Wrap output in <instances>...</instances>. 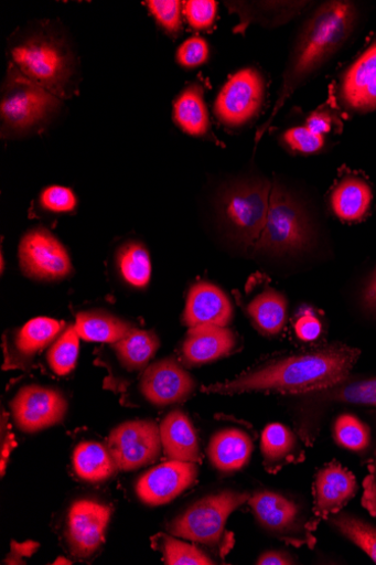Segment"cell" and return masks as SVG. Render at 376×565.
I'll return each mask as SVG.
<instances>
[{"mask_svg":"<svg viewBox=\"0 0 376 565\" xmlns=\"http://www.w3.org/2000/svg\"><path fill=\"white\" fill-rule=\"evenodd\" d=\"M358 358L357 349L334 343L279 359L232 382L203 387V392L305 394L347 381Z\"/></svg>","mask_w":376,"mask_h":565,"instance_id":"cell-1","label":"cell"},{"mask_svg":"<svg viewBox=\"0 0 376 565\" xmlns=\"http://www.w3.org/2000/svg\"><path fill=\"white\" fill-rule=\"evenodd\" d=\"M358 12L351 2H326L320 6L303 25L286 72L276 107L258 130L257 141L280 113L290 96L318 70L324 66L345 44L355 30Z\"/></svg>","mask_w":376,"mask_h":565,"instance_id":"cell-2","label":"cell"},{"mask_svg":"<svg viewBox=\"0 0 376 565\" xmlns=\"http://www.w3.org/2000/svg\"><path fill=\"white\" fill-rule=\"evenodd\" d=\"M11 64L28 79L60 98L76 92L77 66L73 51L62 38L40 30L11 46Z\"/></svg>","mask_w":376,"mask_h":565,"instance_id":"cell-3","label":"cell"},{"mask_svg":"<svg viewBox=\"0 0 376 565\" xmlns=\"http://www.w3.org/2000/svg\"><path fill=\"white\" fill-rule=\"evenodd\" d=\"M249 498V493L230 490L210 494L191 504L168 530L171 535L196 543L224 558L235 543L234 535L226 530L227 522Z\"/></svg>","mask_w":376,"mask_h":565,"instance_id":"cell-4","label":"cell"},{"mask_svg":"<svg viewBox=\"0 0 376 565\" xmlns=\"http://www.w3.org/2000/svg\"><path fill=\"white\" fill-rule=\"evenodd\" d=\"M60 107V97L28 79L10 63L0 103L3 137L42 130Z\"/></svg>","mask_w":376,"mask_h":565,"instance_id":"cell-5","label":"cell"},{"mask_svg":"<svg viewBox=\"0 0 376 565\" xmlns=\"http://www.w3.org/2000/svg\"><path fill=\"white\" fill-rule=\"evenodd\" d=\"M273 184L248 180L228 186L219 202L221 215L233 239L254 249L265 227Z\"/></svg>","mask_w":376,"mask_h":565,"instance_id":"cell-6","label":"cell"},{"mask_svg":"<svg viewBox=\"0 0 376 565\" xmlns=\"http://www.w3.org/2000/svg\"><path fill=\"white\" fill-rule=\"evenodd\" d=\"M296 431L308 447L318 439L327 411L337 404L376 406V376L350 381L319 391L293 395Z\"/></svg>","mask_w":376,"mask_h":565,"instance_id":"cell-7","label":"cell"},{"mask_svg":"<svg viewBox=\"0 0 376 565\" xmlns=\"http://www.w3.org/2000/svg\"><path fill=\"white\" fill-rule=\"evenodd\" d=\"M312 242V228L301 204L282 185L275 183L270 210L254 250L272 255L303 252Z\"/></svg>","mask_w":376,"mask_h":565,"instance_id":"cell-8","label":"cell"},{"mask_svg":"<svg viewBox=\"0 0 376 565\" xmlns=\"http://www.w3.org/2000/svg\"><path fill=\"white\" fill-rule=\"evenodd\" d=\"M248 503L268 534L294 547L314 548L316 539L309 529L310 519L297 501L280 492L259 491Z\"/></svg>","mask_w":376,"mask_h":565,"instance_id":"cell-9","label":"cell"},{"mask_svg":"<svg viewBox=\"0 0 376 565\" xmlns=\"http://www.w3.org/2000/svg\"><path fill=\"white\" fill-rule=\"evenodd\" d=\"M19 258L23 273L36 280H62L73 270L66 247L44 227L33 228L23 236Z\"/></svg>","mask_w":376,"mask_h":565,"instance_id":"cell-10","label":"cell"},{"mask_svg":"<svg viewBox=\"0 0 376 565\" xmlns=\"http://www.w3.org/2000/svg\"><path fill=\"white\" fill-rule=\"evenodd\" d=\"M161 446L159 427L148 420L125 423L107 440V448L121 471H133L153 463Z\"/></svg>","mask_w":376,"mask_h":565,"instance_id":"cell-11","label":"cell"},{"mask_svg":"<svg viewBox=\"0 0 376 565\" xmlns=\"http://www.w3.org/2000/svg\"><path fill=\"white\" fill-rule=\"evenodd\" d=\"M264 94L261 75L254 68H245L224 86L216 99L214 113L225 126H244L258 114Z\"/></svg>","mask_w":376,"mask_h":565,"instance_id":"cell-12","label":"cell"},{"mask_svg":"<svg viewBox=\"0 0 376 565\" xmlns=\"http://www.w3.org/2000/svg\"><path fill=\"white\" fill-rule=\"evenodd\" d=\"M312 490L313 516L309 529L315 532L322 521H327L347 505L356 495L358 486L354 475L340 461L333 460L318 471Z\"/></svg>","mask_w":376,"mask_h":565,"instance_id":"cell-13","label":"cell"},{"mask_svg":"<svg viewBox=\"0 0 376 565\" xmlns=\"http://www.w3.org/2000/svg\"><path fill=\"white\" fill-rule=\"evenodd\" d=\"M11 406L15 424L25 433H36L62 423L68 408L63 394L39 385L20 390Z\"/></svg>","mask_w":376,"mask_h":565,"instance_id":"cell-14","label":"cell"},{"mask_svg":"<svg viewBox=\"0 0 376 565\" xmlns=\"http://www.w3.org/2000/svg\"><path fill=\"white\" fill-rule=\"evenodd\" d=\"M111 515L110 507L94 500H78L72 504L67 516L66 539L75 556L87 558L99 550Z\"/></svg>","mask_w":376,"mask_h":565,"instance_id":"cell-15","label":"cell"},{"mask_svg":"<svg viewBox=\"0 0 376 565\" xmlns=\"http://www.w3.org/2000/svg\"><path fill=\"white\" fill-rule=\"evenodd\" d=\"M197 477L198 469L195 463L171 459L139 479L137 494L149 505L166 504L193 487Z\"/></svg>","mask_w":376,"mask_h":565,"instance_id":"cell-16","label":"cell"},{"mask_svg":"<svg viewBox=\"0 0 376 565\" xmlns=\"http://www.w3.org/2000/svg\"><path fill=\"white\" fill-rule=\"evenodd\" d=\"M140 390L150 403L164 406L187 399L195 390V382L176 359L166 358L146 370Z\"/></svg>","mask_w":376,"mask_h":565,"instance_id":"cell-17","label":"cell"},{"mask_svg":"<svg viewBox=\"0 0 376 565\" xmlns=\"http://www.w3.org/2000/svg\"><path fill=\"white\" fill-rule=\"evenodd\" d=\"M340 98L342 105L352 113L376 110V41L343 75Z\"/></svg>","mask_w":376,"mask_h":565,"instance_id":"cell-18","label":"cell"},{"mask_svg":"<svg viewBox=\"0 0 376 565\" xmlns=\"http://www.w3.org/2000/svg\"><path fill=\"white\" fill-rule=\"evenodd\" d=\"M232 318V302L221 288L208 282H198L191 288L183 317L186 327H227Z\"/></svg>","mask_w":376,"mask_h":565,"instance_id":"cell-19","label":"cell"},{"mask_svg":"<svg viewBox=\"0 0 376 565\" xmlns=\"http://www.w3.org/2000/svg\"><path fill=\"white\" fill-rule=\"evenodd\" d=\"M64 323L53 319L37 318L19 329L7 348L6 369H25L33 358L55 340Z\"/></svg>","mask_w":376,"mask_h":565,"instance_id":"cell-20","label":"cell"},{"mask_svg":"<svg viewBox=\"0 0 376 565\" xmlns=\"http://www.w3.org/2000/svg\"><path fill=\"white\" fill-rule=\"evenodd\" d=\"M236 345L235 333L226 327L201 326L190 329L182 348L186 366H201L218 361Z\"/></svg>","mask_w":376,"mask_h":565,"instance_id":"cell-21","label":"cell"},{"mask_svg":"<svg viewBox=\"0 0 376 565\" xmlns=\"http://www.w3.org/2000/svg\"><path fill=\"white\" fill-rule=\"evenodd\" d=\"M302 443L297 431L288 426L268 425L260 439L265 470L270 475H277L288 466L302 463L305 459Z\"/></svg>","mask_w":376,"mask_h":565,"instance_id":"cell-22","label":"cell"},{"mask_svg":"<svg viewBox=\"0 0 376 565\" xmlns=\"http://www.w3.org/2000/svg\"><path fill=\"white\" fill-rule=\"evenodd\" d=\"M253 449V441L245 431L228 428L213 435L207 455L212 466L219 472L235 473L248 465Z\"/></svg>","mask_w":376,"mask_h":565,"instance_id":"cell-23","label":"cell"},{"mask_svg":"<svg viewBox=\"0 0 376 565\" xmlns=\"http://www.w3.org/2000/svg\"><path fill=\"white\" fill-rule=\"evenodd\" d=\"M161 444L172 460L198 463L201 451L195 429L186 414L181 409L171 413L160 427Z\"/></svg>","mask_w":376,"mask_h":565,"instance_id":"cell-24","label":"cell"},{"mask_svg":"<svg viewBox=\"0 0 376 565\" xmlns=\"http://www.w3.org/2000/svg\"><path fill=\"white\" fill-rule=\"evenodd\" d=\"M372 200L370 186L364 180L347 177L334 188L331 204L341 221L354 223L366 217Z\"/></svg>","mask_w":376,"mask_h":565,"instance_id":"cell-25","label":"cell"},{"mask_svg":"<svg viewBox=\"0 0 376 565\" xmlns=\"http://www.w3.org/2000/svg\"><path fill=\"white\" fill-rule=\"evenodd\" d=\"M73 461L78 478L89 483L109 480L119 470L109 448L98 443L79 444L74 451Z\"/></svg>","mask_w":376,"mask_h":565,"instance_id":"cell-26","label":"cell"},{"mask_svg":"<svg viewBox=\"0 0 376 565\" xmlns=\"http://www.w3.org/2000/svg\"><path fill=\"white\" fill-rule=\"evenodd\" d=\"M175 124L187 135L203 137L208 132V114L200 84L186 87L174 103Z\"/></svg>","mask_w":376,"mask_h":565,"instance_id":"cell-27","label":"cell"},{"mask_svg":"<svg viewBox=\"0 0 376 565\" xmlns=\"http://www.w3.org/2000/svg\"><path fill=\"white\" fill-rule=\"evenodd\" d=\"M247 311L260 332L277 335L288 320V301L283 294L268 289L251 300Z\"/></svg>","mask_w":376,"mask_h":565,"instance_id":"cell-28","label":"cell"},{"mask_svg":"<svg viewBox=\"0 0 376 565\" xmlns=\"http://www.w3.org/2000/svg\"><path fill=\"white\" fill-rule=\"evenodd\" d=\"M75 328L86 341L107 343H117L135 330L130 323L98 311L78 315Z\"/></svg>","mask_w":376,"mask_h":565,"instance_id":"cell-29","label":"cell"},{"mask_svg":"<svg viewBox=\"0 0 376 565\" xmlns=\"http://www.w3.org/2000/svg\"><path fill=\"white\" fill-rule=\"evenodd\" d=\"M158 348V337L149 331L133 330L129 335L115 343L119 361L129 371L143 370Z\"/></svg>","mask_w":376,"mask_h":565,"instance_id":"cell-30","label":"cell"},{"mask_svg":"<svg viewBox=\"0 0 376 565\" xmlns=\"http://www.w3.org/2000/svg\"><path fill=\"white\" fill-rule=\"evenodd\" d=\"M119 271L127 284L144 288L151 278L150 255L147 247L136 241L126 243L117 254Z\"/></svg>","mask_w":376,"mask_h":565,"instance_id":"cell-31","label":"cell"},{"mask_svg":"<svg viewBox=\"0 0 376 565\" xmlns=\"http://www.w3.org/2000/svg\"><path fill=\"white\" fill-rule=\"evenodd\" d=\"M327 521L376 563V527L374 525L342 511Z\"/></svg>","mask_w":376,"mask_h":565,"instance_id":"cell-32","label":"cell"},{"mask_svg":"<svg viewBox=\"0 0 376 565\" xmlns=\"http://www.w3.org/2000/svg\"><path fill=\"white\" fill-rule=\"evenodd\" d=\"M333 435L341 447L357 454L365 452L372 444L369 427L352 414H343L335 420Z\"/></svg>","mask_w":376,"mask_h":565,"instance_id":"cell-33","label":"cell"},{"mask_svg":"<svg viewBox=\"0 0 376 565\" xmlns=\"http://www.w3.org/2000/svg\"><path fill=\"white\" fill-rule=\"evenodd\" d=\"M154 546L163 553L169 565H211L216 564L206 552L196 545L182 542L173 536L158 535Z\"/></svg>","mask_w":376,"mask_h":565,"instance_id":"cell-34","label":"cell"},{"mask_svg":"<svg viewBox=\"0 0 376 565\" xmlns=\"http://www.w3.org/2000/svg\"><path fill=\"white\" fill-rule=\"evenodd\" d=\"M79 334L75 327L64 331L47 352V363L53 373L65 376L76 366L79 352Z\"/></svg>","mask_w":376,"mask_h":565,"instance_id":"cell-35","label":"cell"},{"mask_svg":"<svg viewBox=\"0 0 376 565\" xmlns=\"http://www.w3.org/2000/svg\"><path fill=\"white\" fill-rule=\"evenodd\" d=\"M148 8L158 24L168 33L175 35L182 28L183 3L176 0H152Z\"/></svg>","mask_w":376,"mask_h":565,"instance_id":"cell-36","label":"cell"},{"mask_svg":"<svg viewBox=\"0 0 376 565\" xmlns=\"http://www.w3.org/2000/svg\"><path fill=\"white\" fill-rule=\"evenodd\" d=\"M218 3L212 0H189L183 3V13L195 30H207L216 21Z\"/></svg>","mask_w":376,"mask_h":565,"instance_id":"cell-37","label":"cell"},{"mask_svg":"<svg viewBox=\"0 0 376 565\" xmlns=\"http://www.w3.org/2000/svg\"><path fill=\"white\" fill-rule=\"evenodd\" d=\"M40 204L51 213H71L76 209L77 199L71 189L53 185L41 193Z\"/></svg>","mask_w":376,"mask_h":565,"instance_id":"cell-38","label":"cell"},{"mask_svg":"<svg viewBox=\"0 0 376 565\" xmlns=\"http://www.w3.org/2000/svg\"><path fill=\"white\" fill-rule=\"evenodd\" d=\"M208 58V45L200 36L186 40L178 50V64L185 68H194L203 65Z\"/></svg>","mask_w":376,"mask_h":565,"instance_id":"cell-39","label":"cell"},{"mask_svg":"<svg viewBox=\"0 0 376 565\" xmlns=\"http://www.w3.org/2000/svg\"><path fill=\"white\" fill-rule=\"evenodd\" d=\"M284 142L292 149L303 153L319 151L325 145V138L311 132L305 127L289 129L283 135Z\"/></svg>","mask_w":376,"mask_h":565,"instance_id":"cell-40","label":"cell"},{"mask_svg":"<svg viewBox=\"0 0 376 565\" xmlns=\"http://www.w3.org/2000/svg\"><path fill=\"white\" fill-rule=\"evenodd\" d=\"M294 330L300 340L312 342L320 337L322 326L313 315L305 312L296 322Z\"/></svg>","mask_w":376,"mask_h":565,"instance_id":"cell-41","label":"cell"},{"mask_svg":"<svg viewBox=\"0 0 376 565\" xmlns=\"http://www.w3.org/2000/svg\"><path fill=\"white\" fill-rule=\"evenodd\" d=\"M332 117L327 113L316 111L309 116L305 128L311 132L324 137L332 130Z\"/></svg>","mask_w":376,"mask_h":565,"instance_id":"cell-42","label":"cell"},{"mask_svg":"<svg viewBox=\"0 0 376 565\" xmlns=\"http://www.w3.org/2000/svg\"><path fill=\"white\" fill-rule=\"evenodd\" d=\"M259 565H291L297 564L296 558L290 553L283 551H268L262 553L257 563Z\"/></svg>","mask_w":376,"mask_h":565,"instance_id":"cell-43","label":"cell"},{"mask_svg":"<svg viewBox=\"0 0 376 565\" xmlns=\"http://www.w3.org/2000/svg\"><path fill=\"white\" fill-rule=\"evenodd\" d=\"M363 305L367 312L376 316V269L364 288Z\"/></svg>","mask_w":376,"mask_h":565,"instance_id":"cell-44","label":"cell"},{"mask_svg":"<svg viewBox=\"0 0 376 565\" xmlns=\"http://www.w3.org/2000/svg\"><path fill=\"white\" fill-rule=\"evenodd\" d=\"M368 475L363 481V490L376 492V456L367 467Z\"/></svg>","mask_w":376,"mask_h":565,"instance_id":"cell-45","label":"cell"},{"mask_svg":"<svg viewBox=\"0 0 376 565\" xmlns=\"http://www.w3.org/2000/svg\"><path fill=\"white\" fill-rule=\"evenodd\" d=\"M362 505L376 519V492L363 490Z\"/></svg>","mask_w":376,"mask_h":565,"instance_id":"cell-46","label":"cell"}]
</instances>
